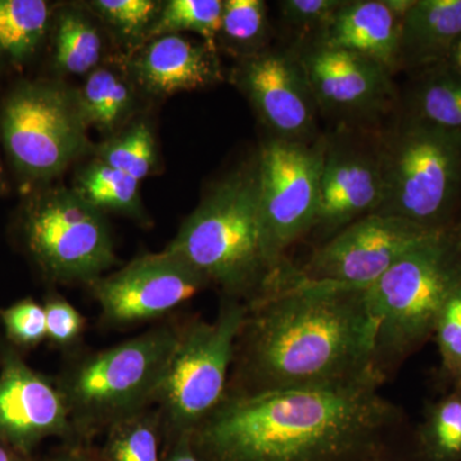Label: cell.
<instances>
[{
	"label": "cell",
	"instance_id": "cell-1",
	"mask_svg": "<svg viewBox=\"0 0 461 461\" xmlns=\"http://www.w3.org/2000/svg\"><path fill=\"white\" fill-rule=\"evenodd\" d=\"M375 346L366 288L306 280L286 264L247 304L227 393L381 378L373 366Z\"/></svg>",
	"mask_w": 461,
	"mask_h": 461
},
{
	"label": "cell",
	"instance_id": "cell-2",
	"mask_svg": "<svg viewBox=\"0 0 461 461\" xmlns=\"http://www.w3.org/2000/svg\"><path fill=\"white\" fill-rule=\"evenodd\" d=\"M384 384L227 393L191 442L203 461H363L405 429Z\"/></svg>",
	"mask_w": 461,
	"mask_h": 461
},
{
	"label": "cell",
	"instance_id": "cell-3",
	"mask_svg": "<svg viewBox=\"0 0 461 461\" xmlns=\"http://www.w3.org/2000/svg\"><path fill=\"white\" fill-rule=\"evenodd\" d=\"M217 285L224 299L253 302L276 272L264 245L258 166L221 182L167 247Z\"/></svg>",
	"mask_w": 461,
	"mask_h": 461
},
{
	"label": "cell",
	"instance_id": "cell-4",
	"mask_svg": "<svg viewBox=\"0 0 461 461\" xmlns=\"http://www.w3.org/2000/svg\"><path fill=\"white\" fill-rule=\"evenodd\" d=\"M460 286L461 242L455 227L412 249L366 288L375 321L373 366L384 382L433 339L442 309Z\"/></svg>",
	"mask_w": 461,
	"mask_h": 461
},
{
	"label": "cell",
	"instance_id": "cell-5",
	"mask_svg": "<svg viewBox=\"0 0 461 461\" xmlns=\"http://www.w3.org/2000/svg\"><path fill=\"white\" fill-rule=\"evenodd\" d=\"M182 329L149 330L67 369L57 384L76 435L108 429L157 403Z\"/></svg>",
	"mask_w": 461,
	"mask_h": 461
},
{
	"label": "cell",
	"instance_id": "cell-6",
	"mask_svg": "<svg viewBox=\"0 0 461 461\" xmlns=\"http://www.w3.org/2000/svg\"><path fill=\"white\" fill-rule=\"evenodd\" d=\"M384 193L377 213L445 232L455 222L461 193V133L406 117L382 139Z\"/></svg>",
	"mask_w": 461,
	"mask_h": 461
},
{
	"label": "cell",
	"instance_id": "cell-7",
	"mask_svg": "<svg viewBox=\"0 0 461 461\" xmlns=\"http://www.w3.org/2000/svg\"><path fill=\"white\" fill-rule=\"evenodd\" d=\"M18 236L39 271L58 284H94L115 262L104 213L66 187L39 190L27 199Z\"/></svg>",
	"mask_w": 461,
	"mask_h": 461
},
{
	"label": "cell",
	"instance_id": "cell-8",
	"mask_svg": "<svg viewBox=\"0 0 461 461\" xmlns=\"http://www.w3.org/2000/svg\"><path fill=\"white\" fill-rule=\"evenodd\" d=\"M245 314V303L224 299L215 320L182 329L157 402L175 439L193 435L226 397Z\"/></svg>",
	"mask_w": 461,
	"mask_h": 461
},
{
	"label": "cell",
	"instance_id": "cell-9",
	"mask_svg": "<svg viewBox=\"0 0 461 461\" xmlns=\"http://www.w3.org/2000/svg\"><path fill=\"white\" fill-rule=\"evenodd\" d=\"M77 96L50 83L21 84L3 103L0 131L12 165L29 182L62 173L86 144Z\"/></svg>",
	"mask_w": 461,
	"mask_h": 461
},
{
	"label": "cell",
	"instance_id": "cell-10",
	"mask_svg": "<svg viewBox=\"0 0 461 461\" xmlns=\"http://www.w3.org/2000/svg\"><path fill=\"white\" fill-rule=\"evenodd\" d=\"M327 139L266 141L257 158L259 214L273 269L286 266V253L313 232L320 214L321 176Z\"/></svg>",
	"mask_w": 461,
	"mask_h": 461
},
{
	"label": "cell",
	"instance_id": "cell-11",
	"mask_svg": "<svg viewBox=\"0 0 461 461\" xmlns=\"http://www.w3.org/2000/svg\"><path fill=\"white\" fill-rule=\"evenodd\" d=\"M439 233L393 215H366L318 245L297 271L306 280L366 288Z\"/></svg>",
	"mask_w": 461,
	"mask_h": 461
},
{
	"label": "cell",
	"instance_id": "cell-12",
	"mask_svg": "<svg viewBox=\"0 0 461 461\" xmlns=\"http://www.w3.org/2000/svg\"><path fill=\"white\" fill-rule=\"evenodd\" d=\"M208 285L195 267L166 249L138 258L90 286L103 320L124 327L163 317Z\"/></svg>",
	"mask_w": 461,
	"mask_h": 461
},
{
	"label": "cell",
	"instance_id": "cell-13",
	"mask_svg": "<svg viewBox=\"0 0 461 461\" xmlns=\"http://www.w3.org/2000/svg\"><path fill=\"white\" fill-rule=\"evenodd\" d=\"M75 435L58 384L33 371L16 348L0 344V442L32 455L44 439Z\"/></svg>",
	"mask_w": 461,
	"mask_h": 461
},
{
	"label": "cell",
	"instance_id": "cell-14",
	"mask_svg": "<svg viewBox=\"0 0 461 461\" xmlns=\"http://www.w3.org/2000/svg\"><path fill=\"white\" fill-rule=\"evenodd\" d=\"M233 77L276 139L315 140L318 105L299 54L260 51L244 58Z\"/></svg>",
	"mask_w": 461,
	"mask_h": 461
},
{
	"label": "cell",
	"instance_id": "cell-15",
	"mask_svg": "<svg viewBox=\"0 0 461 461\" xmlns=\"http://www.w3.org/2000/svg\"><path fill=\"white\" fill-rule=\"evenodd\" d=\"M384 193L382 139L327 140L320 214L312 233L324 242L351 223L377 213Z\"/></svg>",
	"mask_w": 461,
	"mask_h": 461
},
{
	"label": "cell",
	"instance_id": "cell-16",
	"mask_svg": "<svg viewBox=\"0 0 461 461\" xmlns=\"http://www.w3.org/2000/svg\"><path fill=\"white\" fill-rule=\"evenodd\" d=\"M299 58L318 109L338 118H373L395 100L391 72L353 51L309 45Z\"/></svg>",
	"mask_w": 461,
	"mask_h": 461
},
{
	"label": "cell",
	"instance_id": "cell-17",
	"mask_svg": "<svg viewBox=\"0 0 461 461\" xmlns=\"http://www.w3.org/2000/svg\"><path fill=\"white\" fill-rule=\"evenodd\" d=\"M132 67L139 83L159 95L202 89L222 78L217 50L180 33L154 39Z\"/></svg>",
	"mask_w": 461,
	"mask_h": 461
},
{
	"label": "cell",
	"instance_id": "cell-18",
	"mask_svg": "<svg viewBox=\"0 0 461 461\" xmlns=\"http://www.w3.org/2000/svg\"><path fill=\"white\" fill-rule=\"evenodd\" d=\"M402 18L386 0L345 2L314 42L353 51L375 60L393 74L399 68L400 32Z\"/></svg>",
	"mask_w": 461,
	"mask_h": 461
},
{
	"label": "cell",
	"instance_id": "cell-19",
	"mask_svg": "<svg viewBox=\"0 0 461 461\" xmlns=\"http://www.w3.org/2000/svg\"><path fill=\"white\" fill-rule=\"evenodd\" d=\"M461 36V0H414L402 21L399 68L442 63Z\"/></svg>",
	"mask_w": 461,
	"mask_h": 461
},
{
	"label": "cell",
	"instance_id": "cell-20",
	"mask_svg": "<svg viewBox=\"0 0 461 461\" xmlns=\"http://www.w3.org/2000/svg\"><path fill=\"white\" fill-rule=\"evenodd\" d=\"M411 444L414 461H461V387L427 405Z\"/></svg>",
	"mask_w": 461,
	"mask_h": 461
},
{
	"label": "cell",
	"instance_id": "cell-21",
	"mask_svg": "<svg viewBox=\"0 0 461 461\" xmlns=\"http://www.w3.org/2000/svg\"><path fill=\"white\" fill-rule=\"evenodd\" d=\"M408 117L461 133V78L444 63L424 68L411 91Z\"/></svg>",
	"mask_w": 461,
	"mask_h": 461
},
{
	"label": "cell",
	"instance_id": "cell-22",
	"mask_svg": "<svg viewBox=\"0 0 461 461\" xmlns=\"http://www.w3.org/2000/svg\"><path fill=\"white\" fill-rule=\"evenodd\" d=\"M50 17L42 0H0V57L14 65L30 59L44 41Z\"/></svg>",
	"mask_w": 461,
	"mask_h": 461
},
{
	"label": "cell",
	"instance_id": "cell-23",
	"mask_svg": "<svg viewBox=\"0 0 461 461\" xmlns=\"http://www.w3.org/2000/svg\"><path fill=\"white\" fill-rule=\"evenodd\" d=\"M77 102L85 122L111 131L131 108L132 94L120 76L98 68L87 77Z\"/></svg>",
	"mask_w": 461,
	"mask_h": 461
},
{
	"label": "cell",
	"instance_id": "cell-24",
	"mask_svg": "<svg viewBox=\"0 0 461 461\" xmlns=\"http://www.w3.org/2000/svg\"><path fill=\"white\" fill-rule=\"evenodd\" d=\"M162 421L158 411H141L109 427L103 461H160Z\"/></svg>",
	"mask_w": 461,
	"mask_h": 461
},
{
	"label": "cell",
	"instance_id": "cell-25",
	"mask_svg": "<svg viewBox=\"0 0 461 461\" xmlns=\"http://www.w3.org/2000/svg\"><path fill=\"white\" fill-rule=\"evenodd\" d=\"M75 191L103 213L104 211L139 213V181L105 163L87 167L77 178Z\"/></svg>",
	"mask_w": 461,
	"mask_h": 461
},
{
	"label": "cell",
	"instance_id": "cell-26",
	"mask_svg": "<svg viewBox=\"0 0 461 461\" xmlns=\"http://www.w3.org/2000/svg\"><path fill=\"white\" fill-rule=\"evenodd\" d=\"M103 41L96 27L76 12H67L58 21L56 62L67 74L83 75L99 63Z\"/></svg>",
	"mask_w": 461,
	"mask_h": 461
},
{
	"label": "cell",
	"instance_id": "cell-27",
	"mask_svg": "<svg viewBox=\"0 0 461 461\" xmlns=\"http://www.w3.org/2000/svg\"><path fill=\"white\" fill-rule=\"evenodd\" d=\"M222 9V0H171L149 35L159 38L181 32H195L209 47L217 50Z\"/></svg>",
	"mask_w": 461,
	"mask_h": 461
},
{
	"label": "cell",
	"instance_id": "cell-28",
	"mask_svg": "<svg viewBox=\"0 0 461 461\" xmlns=\"http://www.w3.org/2000/svg\"><path fill=\"white\" fill-rule=\"evenodd\" d=\"M268 32L267 5L262 0H226L218 38H223L232 50L244 58L264 50Z\"/></svg>",
	"mask_w": 461,
	"mask_h": 461
},
{
	"label": "cell",
	"instance_id": "cell-29",
	"mask_svg": "<svg viewBox=\"0 0 461 461\" xmlns=\"http://www.w3.org/2000/svg\"><path fill=\"white\" fill-rule=\"evenodd\" d=\"M100 162L136 181L144 180L156 162V142L148 124H135L121 138L105 145Z\"/></svg>",
	"mask_w": 461,
	"mask_h": 461
},
{
	"label": "cell",
	"instance_id": "cell-30",
	"mask_svg": "<svg viewBox=\"0 0 461 461\" xmlns=\"http://www.w3.org/2000/svg\"><path fill=\"white\" fill-rule=\"evenodd\" d=\"M433 339L439 355L438 379L444 391L461 387V286L446 303Z\"/></svg>",
	"mask_w": 461,
	"mask_h": 461
},
{
	"label": "cell",
	"instance_id": "cell-31",
	"mask_svg": "<svg viewBox=\"0 0 461 461\" xmlns=\"http://www.w3.org/2000/svg\"><path fill=\"white\" fill-rule=\"evenodd\" d=\"M0 321L14 348L27 350L47 339L44 306L30 297L3 309Z\"/></svg>",
	"mask_w": 461,
	"mask_h": 461
},
{
	"label": "cell",
	"instance_id": "cell-32",
	"mask_svg": "<svg viewBox=\"0 0 461 461\" xmlns=\"http://www.w3.org/2000/svg\"><path fill=\"white\" fill-rule=\"evenodd\" d=\"M93 7L124 35H138L153 20L158 3L151 0H96Z\"/></svg>",
	"mask_w": 461,
	"mask_h": 461
},
{
	"label": "cell",
	"instance_id": "cell-33",
	"mask_svg": "<svg viewBox=\"0 0 461 461\" xmlns=\"http://www.w3.org/2000/svg\"><path fill=\"white\" fill-rule=\"evenodd\" d=\"M344 5V0H284L278 7L287 26L300 32L320 33Z\"/></svg>",
	"mask_w": 461,
	"mask_h": 461
},
{
	"label": "cell",
	"instance_id": "cell-34",
	"mask_svg": "<svg viewBox=\"0 0 461 461\" xmlns=\"http://www.w3.org/2000/svg\"><path fill=\"white\" fill-rule=\"evenodd\" d=\"M47 339L58 346H71L80 338L85 320L74 305L60 296H50L44 304Z\"/></svg>",
	"mask_w": 461,
	"mask_h": 461
},
{
	"label": "cell",
	"instance_id": "cell-35",
	"mask_svg": "<svg viewBox=\"0 0 461 461\" xmlns=\"http://www.w3.org/2000/svg\"><path fill=\"white\" fill-rule=\"evenodd\" d=\"M411 430L408 436L400 435L397 438L382 446L379 450L369 455L363 461H414L411 444Z\"/></svg>",
	"mask_w": 461,
	"mask_h": 461
},
{
	"label": "cell",
	"instance_id": "cell-36",
	"mask_svg": "<svg viewBox=\"0 0 461 461\" xmlns=\"http://www.w3.org/2000/svg\"><path fill=\"white\" fill-rule=\"evenodd\" d=\"M165 461H203L194 450L191 435H184L175 439L171 453Z\"/></svg>",
	"mask_w": 461,
	"mask_h": 461
},
{
	"label": "cell",
	"instance_id": "cell-37",
	"mask_svg": "<svg viewBox=\"0 0 461 461\" xmlns=\"http://www.w3.org/2000/svg\"><path fill=\"white\" fill-rule=\"evenodd\" d=\"M444 65L450 69L453 74L461 78V36L455 41L447 56H446Z\"/></svg>",
	"mask_w": 461,
	"mask_h": 461
},
{
	"label": "cell",
	"instance_id": "cell-38",
	"mask_svg": "<svg viewBox=\"0 0 461 461\" xmlns=\"http://www.w3.org/2000/svg\"><path fill=\"white\" fill-rule=\"evenodd\" d=\"M0 461H32L30 455L20 453L0 442Z\"/></svg>",
	"mask_w": 461,
	"mask_h": 461
},
{
	"label": "cell",
	"instance_id": "cell-39",
	"mask_svg": "<svg viewBox=\"0 0 461 461\" xmlns=\"http://www.w3.org/2000/svg\"><path fill=\"white\" fill-rule=\"evenodd\" d=\"M54 461H103L98 457L91 456V455L83 453V451H72V453L62 455Z\"/></svg>",
	"mask_w": 461,
	"mask_h": 461
},
{
	"label": "cell",
	"instance_id": "cell-40",
	"mask_svg": "<svg viewBox=\"0 0 461 461\" xmlns=\"http://www.w3.org/2000/svg\"><path fill=\"white\" fill-rule=\"evenodd\" d=\"M5 189V173H3L2 163H0V193Z\"/></svg>",
	"mask_w": 461,
	"mask_h": 461
},
{
	"label": "cell",
	"instance_id": "cell-41",
	"mask_svg": "<svg viewBox=\"0 0 461 461\" xmlns=\"http://www.w3.org/2000/svg\"><path fill=\"white\" fill-rule=\"evenodd\" d=\"M456 232H457V236H459L460 242H461V221H460V222H457Z\"/></svg>",
	"mask_w": 461,
	"mask_h": 461
}]
</instances>
